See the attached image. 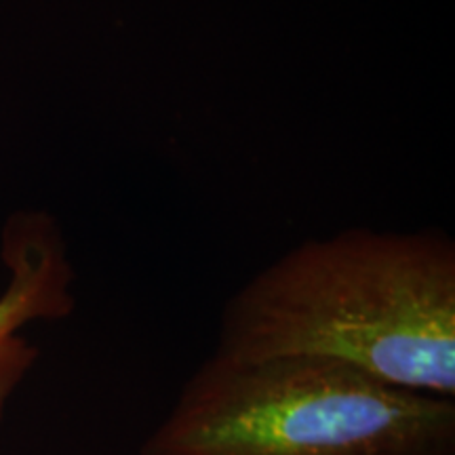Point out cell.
Segmentation results:
<instances>
[{
	"instance_id": "cell-1",
	"label": "cell",
	"mask_w": 455,
	"mask_h": 455,
	"mask_svg": "<svg viewBox=\"0 0 455 455\" xmlns=\"http://www.w3.org/2000/svg\"><path fill=\"white\" fill-rule=\"evenodd\" d=\"M215 355L310 356L455 398V247L439 232L308 241L228 301Z\"/></svg>"
},
{
	"instance_id": "cell-2",
	"label": "cell",
	"mask_w": 455,
	"mask_h": 455,
	"mask_svg": "<svg viewBox=\"0 0 455 455\" xmlns=\"http://www.w3.org/2000/svg\"><path fill=\"white\" fill-rule=\"evenodd\" d=\"M140 455H455V398L327 358L213 355Z\"/></svg>"
},
{
	"instance_id": "cell-3",
	"label": "cell",
	"mask_w": 455,
	"mask_h": 455,
	"mask_svg": "<svg viewBox=\"0 0 455 455\" xmlns=\"http://www.w3.org/2000/svg\"><path fill=\"white\" fill-rule=\"evenodd\" d=\"M9 283L0 293V424L9 398L38 358L21 329L57 321L74 308L72 266L55 221L44 213H17L3 230Z\"/></svg>"
}]
</instances>
